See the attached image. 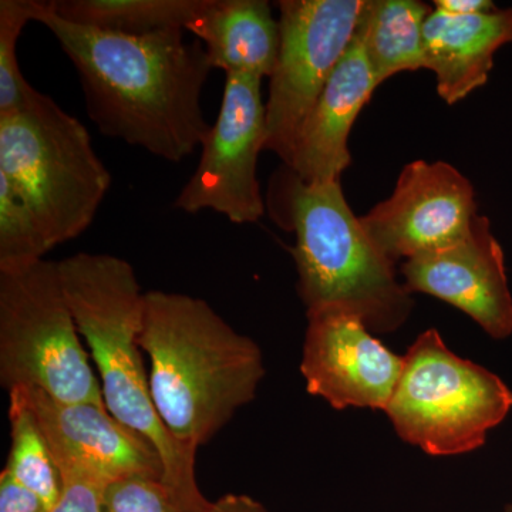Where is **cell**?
<instances>
[{"label":"cell","instance_id":"9a60e30c","mask_svg":"<svg viewBox=\"0 0 512 512\" xmlns=\"http://www.w3.org/2000/svg\"><path fill=\"white\" fill-rule=\"evenodd\" d=\"M426 69L436 73L437 93L456 104L488 82L494 55L512 43V8L478 15L433 9L424 23Z\"/></svg>","mask_w":512,"mask_h":512},{"label":"cell","instance_id":"52a82bcc","mask_svg":"<svg viewBox=\"0 0 512 512\" xmlns=\"http://www.w3.org/2000/svg\"><path fill=\"white\" fill-rule=\"evenodd\" d=\"M384 413L400 439L430 456L471 453L512 410V390L500 376L457 356L436 329L421 333Z\"/></svg>","mask_w":512,"mask_h":512},{"label":"cell","instance_id":"3957f363","mask_svg":"<svg viewBox=\"0 0 512 512\" xmlns=\"http://www.w3.org/2000/svg\"><path fill=\"white\" fill-rule=\"evenodd\" d=\"M64 295L97 369L107 410L148 441L163 463V481L184 512L210 501L195 478L197 450L184 446L158 416L144 370L138 338L146 292L133 265L109 254L79 252L59 262Z\"/></svg>","mask_w":512,"mask_h":512},{"label":"cell","instance_id":"6da1fadb","mask_svg":"<svg viewBox=\"0 0 512 512\" xmlns=\"http://www.w3.org/2000/svg\"><path fill=\"white\" fill-rule=\"evenodd\" d=\"M35 22L62 47L79 74L84 104L103 136L168 163H181L210 134L202 92L211 63L200 40L185 30L127 36L86 28L37 0Z\"/></svg>","mask_w":512,"mask_h":512},{"label":"cell","instance_id":"30bf717a","mask_svg":"<svg viewBox=\"0 0 512 512\" xmlns=\"http://www.w3.org/2000/svg\"><path fill=\"white\" fill-rule=\"evenodd\" d=\"M473 184L453 165H404L393 194L360 217L377 248L393 262L451 247L477 217Z\"/></svg>","mask_w":512,"mask_h":512},{"label":"cell","instance_id":"e0dca14e","mask_svg":"<svg viewBox=\"0 0 512 512\" xmlns=\"http://www.w3.org/2000/svg\"><path fill=\"white\" fill-rule=\"evenodd\" d=\"M433 9L419 0H365L356 36L377 84L426 69L424 23Z\"/></svg>","mask_w":512,"mask_h":512},{"label":"cell","instance_id":"8992f818","mask_svg":"<svg viewBox=\"0 0 512 512\" xmlns=\"http://www.w3.org/2000/svg\"><path fill=\"white\" fill-rule=\"evenodd\" d=\"M0 383L30 386L57 402L106 406L80 342L59 262L0 266Z\"/></svg>","mask_w":512,"mask_h":512},{"label":"cell","instance_id":"5bb4252c","mask_svg":"<svg viewBox=\"0 0 512 512\" xmlns=\"http://www.w3.org/2000/svg\"><path fill=\"white\" fill-rule=\"evenodd\" d=\"M377 86L362 43L355 35L303 120L286 167L305 183L340 180L352 164L350 131Z\"/></svg>","mask_w":512,"mask_h":512},{"label":"cell","instance_id":"44dd1931","mask_svg":"<svg viewBox=\"0 0 512 512\" xmlns=\"http://www.w3.org/2000/svg\"><path fill=\"white\" fill-rule=\"evenodd\" d=\"M49 251L28 204L0 177V266L37 261Z\"/></svg>","mask_w":512,"mask_h":512},{"label":"cell","instance_id":"4fadbf2b","mask_svg":"<svg viewBox=\"0 0 512 512\" xmlns=\"http://www.w3.org/2000/svg\"><path fill=\"white\" fill-rule=\"evenodd\" d=\"M402 275L410 292L456 306L490 338L512 335V293L504 251L487 217L477 215L466 237L451 247L407 259Z\"/></svg>","mask_w":512,"mask_h":512},{"label":"cell","instance_id":"8fae6325","mask_svg":"<svg viewBox=\"0 0 512 512\" xmlns=\"http://www.w3.org/2000/svg\"><path fill=\"white\" fill-rule=\"evenodd\" d=\"M404 367L355 313L339 306L308 311L301 373L306 390L333 409L386 410Z\"/></svg>","mask_w":512,"mask_h":512},{"label":"cell","instance_id":"603a6c76","mask_svg":"<svg viewBox=\"0 0 512 512\" xmlns=\"http://www.w3.org/2000/svg\"><path fill=\"white\" fill-rule=\"evenodd\" d=\"M62 495L49 512H104L106 484L80 473H62Z\"/></svg>","mask_w":512,"mask_h":512},{"label":"cell","instance_id":"4316f807","mask_svg":"<svg viewBox=\"0 0 512 512\" xmlns=\"http://www.w3.org/2000/svg\"><path fill=\"white\" fill-rule=\"evenodd\" d=\"M504 512H512V501L504 508Z\"/></svg>","mask_w":512,"mask_h":512},{"label":"cell","instance_id":"ac0fdd59","mask_svg":"<svg viewBox=\"0 0 512 512\" xmlns=\"http://www.w3.org/2000/svg\"><path fill=\"white\" fill-rule=\"evenodd\" d=\"M204 5L205 0H52L67 22L127 36L185 30Z\"/></svg>","mask_w":512,"mask_h":512},{"label":"cell","instance_id":"d4e9b609","mask_svg":"<svg viewBox=\"0 0 512 512\" xmlns=\"http://www.w3.org/2000/svg\"><path fill=\"white\" fill-rule=\"evenodd\" d=\"M197 512H269L264 505L249 495L227 494Z\"/></svg>","mask_w":512,"mask_h":512},{"label":"cell","instance_id":"484cf974","mask_svg":"<svg viewBox=\"0 0 512 512\" xmlns=\"http://www.w3.org/2000/svg\"><path fill=\"white\" fill-rule=\"evenodd\" d=\"M434 5V9L457 16L478 15L497 8L490 0H437Z\"/></svg>","mask_w":512,"mask_h":512},{"label":"cell","instance_id":"d6986e66","mask_svg":"<svg viewBox=\"0 0 512 512\" xmlns=\"http://www.w3.org/2000/svg\"><path fill=\"white\" fill-rule=\"evenodd\" d=\"M9 421L12 446L5 471L35 493L50 511L62 495V477L35 417L12 394H9Z\"/></svg>","mask_w":512,"mask_h":512},{"label":"cell","instance_id":"9c48e42d","mask_svg":"<svg viewBox=\"0 0 512 512\" xmlns=\"http://www.w3.org/2000/svg\"><path fill=\"white\" fill-rule=\"evenodd\" d=\"M261 79L225 74L217 120L202 144L200 163L175 197L174 208L198 214L210 210L232 224L264 217L258 158L265 150L266 110Z\"/></svg>","mask_w":512,"mask_h":512},{"label":"cell","instance_id":"277c9868","mask_svg":"<svg viewBox=\"0 0 512 512\" xmlns=\"http://www.w3.org/2000/svg\"><path fill=\"white\" fill-rule=\"evenodd\" d=\"M285 187L298 291L308 311L339 306L373 333L403 326L413 309L410 291L353 214L340 180L305 183L289 170Z\"/></svg>","mask_w":512,"mask_h":512},{"label":"cell","instance_id":"cb8c5ba5","mask_svg":"<svg viewBox=\"0 0 512 512\" xmlns=\"http://www.w3.org/2000/svg\"><path fill=\"white\" fill-rule=\"evenodd\" d=\"M0 512H49V508L3 470L0 473Z\"/></svg>","mask_w":512,"mask_h":512},{"label":"cell","instance_id":"7a4b0ae2","mask_svg":"<svg viewBox=\"0 0 512 512\" xmlns=\"http://www.w3.org/2000/svg\"><path fill=\"white\" fill-rule=\"evenodd\" d=\"M141 350L150 357L151 397L174 439L198 450L256 397L264 357L204 299L148 291Z\"/></svg>","mask_w":512,"mask_h":512},{"label":"cell","instance_id":"7402d4cb","mask_svg":"<svg viewBox=\"0 0 512 512\" xmlns=\"http://www.w3.org/2000/svg\"><path fill=\"white\" fill-rule=\"evenodd\" d=\"M104 512H184L163 478L131 476L106 485Z\"/></svg>","mask_w":512,"mask_h":512},{"label":"cell","instance_id":"7c38bea8","mask_svg":"<svg viewBox=\"0 0 512 512\" xmlns=\"http://www.w3.org/2000/svg\"><path fill=\"white\" fill-rule=\"evenodd\" d=\"M35 417L59 473H80L109 485L120 478H163L164 468L154 447L128 429L106 406L67 404L23 386L9 390Z\"/></svg>","mask_w":512,"mask_h":512},{"label":"cell","instance_id":"5b68a950","mask_svg":"<svg viewBox=\"0 0 512 512\" xmlns=\"http://www.w3.org/2000/svg\"><path fill=\"white\" fill-rule=\"evenodd\" d=\"M0 177L28 204L50 249L93 224L111 187L89 130L37 90L0 117Z\"/></svg>","mask_w":512,"mask_h":512},{"label":"cell","instance_id":"2e32d148","mask_svg":"<svg viewBox=\"0 0 512 512\" xmlns=\"http://www.w3.org/2000/svg\"><path fill=\"white\" fill-rule=\"evenodd\" d=\"M185 32L204 45L212 69L261 80L274 73L281 36L265 0H205Z\"/></svg>","mask_w":512,"mask_h":512},{"label":"cell","instance_id":"ffe728a7","mask_svg":"<svg viewBox=\"0 0 512 512\" xmlns=\"http://www.w3.org/2000/svg\"><path fill=\"white\" fill-rule=\"evenodd\" d=\"M36 10L37 0H0V117L23 109L35 93L20 70L18 43Z\"/></svg>","mask_w":512,"mask_h":512},{"label":"cell","instance_id":"ba28073f","mask_svg":"<svg viewBox=\"0 0 512 512\" xmlns=\"http://www.w3.org/2000/svg\"><path fill=\"white\" fill-rule=\"evenodd\" d=\"M365 0H281L278 62L269 77L265 150L288 165L303 120L345 56Z\"/></svg>","mask_w":512,"mask_h":512}]
</instances>
